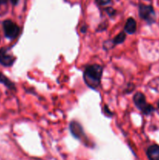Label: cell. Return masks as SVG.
I'll list each match as a JSON object with an SVG mask.
<instances>
[{
  "label": "cell",
  "mask_w": 159,
  "mask_h": 160,
  "mask_svg": "<svg viewBox=\"0 0 159 160\" xmlns=\"http://www.w3.org/2000/svg\"><path fill=\"white\" fill-rule=\"evenodd\" d=\"M102 71V67L98 64L87 66L84 72V79L87 85L96 89L100 85Z\"/></svg>",
  "instance_id": "cell-1"
},
{
  "label": "cell",
  "mask_w": 159,
  "mask_h": 160,
  "mask_svg": "<svg viewBox=\"0 0 159 160\" xmlns=\"http://www.w3.org/2000/svg\"><path fill=\"white\" fill-rule=\"evenodd\" d=\"M133 102L135 103L136 106L142 111L143 114H148L151 113L154 111V107L151 105H149L147 103L146 98H145L144 95L141 92H137L133 96Z\"/></svg>",
  "instance_id": "cell-2"
},
{
  "label": "cell",
  "mask_w": 159,
  "mask_h": 160,
  "mask_svg": "<svg viewBox=\"0 0 159 160\" xmlns=\"http://www.w3.org/2000/svg\"><path fill=\"white\" fill-rule=\"evenodd\" d=\"M5 35L7 38L14 39L20 34V28L12 20H6L2 23Z\"/></svg>",
  "instance_id": "cell-3"
},
{
  "label": "cell",
  "mask_w": 159,
  "mask_h": 160,
  "mask_svg": "<svg viewBox=\"0 0 159 160\" xmlns=\"http://www.w3.org/2000/svg\"><path fill=\"white\" fill-rule=\"evenodd\" d=\"M139 15L140 18L146 20L149 23H154L155 20V12L154 8L148 5H140L139 7Z\"/></svg>",
  "instance_id": "cell-4"
},
{
  "label": "cell",
  "mask_w": 159,
  "mask_h": 160,
  "mask_svg": "<svg viewBox=\"0 0 159 160\" xmlns=\"http://www.w3.org/2000/svg\"><path fill=\"white\" fill-rule=\"evenodd\" d=\"M15 57L9 54L6 48H2L0 49V63L5 67H10L13 64Z\"/></svg>",
  "instance_id": "cell-5"
},
{
  "label": "cell",
  "mask_w": 159,
  "mask_h": 160,
  "mask_svg": "<svg viewBox=\"0 0 159 160\" xmlns=\"http://www.w3.org/2000/svg\"><path fill=\"white\" fill-rule=\"evenodd\" d=\"M70 132L73 134V137L77 139H82L84 138V133L83 128L78 122L72 121L70 125Z\"/></svg>",
  "instance_id": "cell-6"
},
{
  "label": "cell",
  "mask_w": 159,
  "mask_h": 160,
  "mask_svg": "<svg viewBox=\"0 0 159 160\" xmlns=\"http://www.w3.org/2000/svg\"><path fill=\"white\" fill-rule=\"evenodd\" d=\"M147 156L149 160H159V145L150 146L147 151Z\"/></svg>",
  "instance_id": "cell-7"
},
{
  "label": "cell",
  "mask_w": 159,
  "mask_h": 160,
  "mask_svg": "<svg viewBox=\"0 0 159 160\" xmlns=\"http://www.w3.org/2000/svg\"><path fill=\"white\" fill-rule=\"evenodd\" d=\"M124 30L126 32H127L129 34H132L136 32V30H137V23H136L135 20L133 18L130 17V18L128 19L126 24H125Z\"/></svg>",
  "instance_id": "cell-8"
},
{
  "label": "cell",
  "mask_w": 159,
  "mask_h": 160,
  "mask_svg": "<svg viewBox=\"0 0 159 160\" xmlns=\"http://www.w3.org/2000/svg\"><path fill=\"white\" fill-rule=\"evenodd\" d=\"M0 83L5 84V85L7 88H9V89H15V86H14L13 83L11 82V81L2 73H0Z\"/></svg>",
  "instance_id": "cell-9"
},
{
  "label": "cell",
  "mask_w": 159,
  "mask_h": 160,
  "mask_svg": "<svg viewBox=\"0 0 159 160\" xmlns=\"http://www.w3.org/2000/svg\"><path fill=\"white\" fill-rule=\"evenodd\" d=\"M126 40V34L124 32H121L113 39L112 42L114 45H118V44L123 43Z\"/></svg>",
  "instance_id": "cell-10"
},
{
  "label": "cell",
  "mask_w": 159,
  "mask_h": 160,
  "mask_svg": "<svg viewBox=\"0 0 159 160\" xmlns=\"http://www.w3.org/2000/svg\"><path fill=\"white\" fill-rule=\"evenodd\" d=\"M111 1L112 0H96L97 3L101 5V6H104V5L108 4V3L111 2Z\"/></svg>",
  "instance_id": "cell-11"
},
{
  "label": "cell",
  "mask_w": 159,
  "mask_h": 160,
  "mask_svg": "<svg viewBox=\"0 0 159 160\" xmlns=\"http://www.w3.org/2000/svg\"><path fill=\"white\" fill-rule=\"evenodd\" d=\"M106 11H107V12L108 13L109 16H113L114 14L115 13V11L112 8H107V9H106Z\"/></svg>",
  "instance_id": "cell-12"
},
{
  "label": "cell",
  "mask_w": 159,
  "mask_h": 160,
  "mask_svg": "<svg viewBox=\"0 0 159 160\" xmlns=\"http://www.w3.org/2000/svg\"><path fill=\"white\" fill-rule=\"evenodd\" d=\"M10 2L12 5H17L19 2V0H10Z\"/></svg>",
  "instance_id": "cell-13"
},
{
  "label": "cell",
  "mask_w": 159,
  "mask_h": 160,
  "mask_svg": "<svg viewBox=\"0 0 159 160\" xmlns=\"http://www.w3.org/2000/svg\"><path fill=\"white\" fill-rule=\"evenodd\" d=\"M6 1H7V0H0V5L4 4V3L6 2Z\"/></svg>",
  "instance_id": "cell-14"
},
{
  "label": "cell",
  "mask_w": 159,
  "mask_h": 160,
  "mask_svg": "<svg viewBox=\"0 0 159 160\" xmlns=\"http://www.w3.org/2000/svg\"><path fill=\"white\" fill-rule=\"evenodd\" d=\"M85 30H86V28H85V27H84V28H81V31H82V32L83 33H84V32H85Z\"/></svg>",
  "instance_id": "cell-15"
},
{
  "label": "cell",
  "mask_w": 159,
  "mask_h": 160,
  "mask_svg": "<svg viewBox=\"0 0 159 160\" xmlns=\"http://www.w3.org/2000/svg\"><path fill=\"white\" fill-rule=\"evenodd\" d=\"M157 109H158V112H159V102H158V105H157Z\"/></svg>",
  "instance_id": "cell-16"
}]
</instances>
